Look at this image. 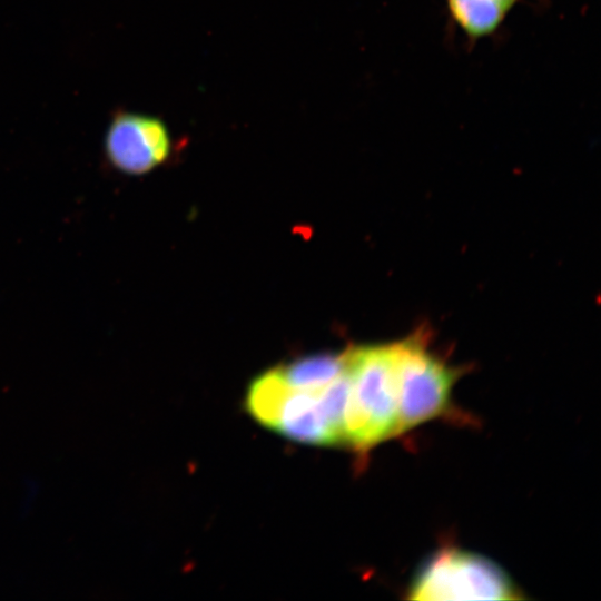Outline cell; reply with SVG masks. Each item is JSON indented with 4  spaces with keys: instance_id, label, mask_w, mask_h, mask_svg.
I'll use <instances>...</instances> for the list:
<instances>
[{
    "instance_id": "8992f818",
    "label": "cell",
    "mask_w": 601,
    "mask_h": 601,
    "mask_svg": "<svg viewBox=\"0 0 601 601\" xmlns=\"http://www.w3.org/2000/svg\"><path fill=\"white\" fill-rule=\"evenodd\" d=\"M346 351L341 354L318 353L276 367L286 385L295 390L318 391L336 380L346 370Z\"/></svg>"
},
{
    "instance_id": "3957f363",
    "label": "cell",
    "mask_w": 601,
    "mask_h": 601,
    "mask_svg": "<svg viewBox=\"0 0 601 601\" xmlns=\"http://www.w3.org/2000/svg\"><path fill=\"white\" fill-rule=\"evenodd\" d=\"M430 335L418 329L393 343L398 395V434L452 414V388L461 370L430 348Z\"/></svg>"
},
{
    "instance_id": "ba28073f",
    "label": "cell",
    "mask_w": 601,
    "mask_h": 601,
    "mask_svg": "<svg viewBox=\"0 0 601 601\" xmlns=\"http://www.w3.org/2000/svg\"><path fill=\"white\" fill-rule=\"evenodd\" d=\"M496 1L503 3L504 6H506L510 9H512L513 6L518 2V0H496Z\"/></svg>"
},
{
    "instance_id": "5b68a950",
    "label": "cell",
    "mask_w": 601,
    "mask_h": 601,
    "mask_svg": "<svg viewBox=\"0 0 601 601\" xmlns=\"http://www.w3.org/2000/svg\"><path fill=\"white\" fill-rule=\"evenodd\" d=\"M171 137L165 122L150 115L119 110L112 115L104 140V156L115 171L146 175L171 154Z\"/></svg>"
},
{
    "instance_id": "6da1fadb",
    "label": "cell",
    "mask_w": 601,
    "mask_h": 601,
    "mask_svg": "<svg viewBox=\"0 0 601 601\" xmlns=\"http://www.w3.org/2000/svg\"><path fill=\"white\" fill-rule=\"evenodd\" d=\"M349 392L344 444L367 451L398 434V395L392 344L346 351Z\"/></svg>"
},
{
    "instance_id": "52a82bcc",
    "label": "cell",
    "mask_w": 601,
    "mask_h": 601,
    "mask_svg": "<svg viewBox=\"0 0 601 601\" xmlns=\"http://www.w3.org/2000/svg\"><path fill=\"white\" fill-rule=\"evenodd\" d=\"M446 3L452 19L472 39L496 31L511 10L496 0H446Z\"/></svg>"
},
{
    "instance_id": "277c9868",
    "label": "cell",
    "mask_w": 601,
    "mask_h": 601,
    "mask_svg": "<svg viewBox=\"0 0 601 601\" xmlns=\"http://www.w3.org/2000/svg\"><path fill=\"white\" fill-rule=\"evenodd\" d=\"M414 600H518L516 588L490 560L457 549L436 553L410 589Z\"/></svg>"
},
{
    "instance_id": "7a4b0ae2",
    "label": "cell",
    "mask_w": 601,
    "mask_h": 601,
    "mask_svg": "<svg viewBox=\"0 0 601 601\" xmlns=\"http://www.w3.org/2000/svg\"><path fill=\"white\" fill-rule=\"evenodd\" d=\"M245 406L258 423L290 441L322 446L343 444L342 427L328 408L323 388H292L275 368L250 383Z\"/></svg>"
}]
</instances>
